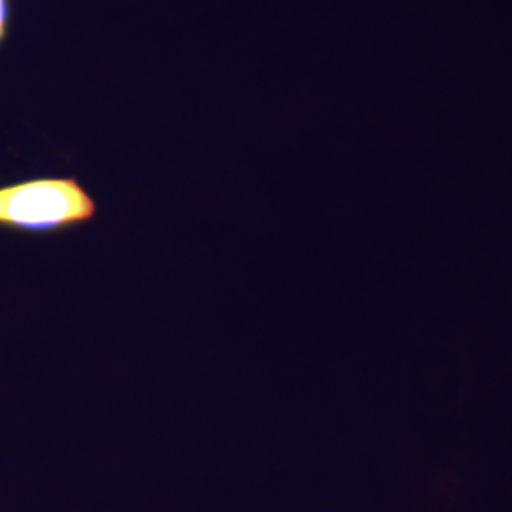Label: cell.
Returning a JSON list of instances; mask_svg holds the SVG:
<instances>
[{"instance_id":"obj_1","label":"cell","mask_w":512,"mask_h":512,"mask_svg":"<svg viewBox=\"0 0 512 512\" xmlns=\"http://www.w3.org/2000/svg\"><path fill=\"white\" fill-rule=\"evenodd\" d=\"M97 203L74 177L31 179L0 188V226L27 234H54L86 224Z\"/></svg>"},{"instance_id":"obj_2","label":"cell","mask_w":512,"mask_h":512,"mask_svg":"<svg viewBox=\"0 0 512 512\" xmlns=\"http://www.w3.org/2000/svg\"><path fill=\"white\" fill-rule=\"evenodd\" d=\"M6 19H8V6H6V0H0V42L6 35Z\"/></svg>"}]
</instances>
